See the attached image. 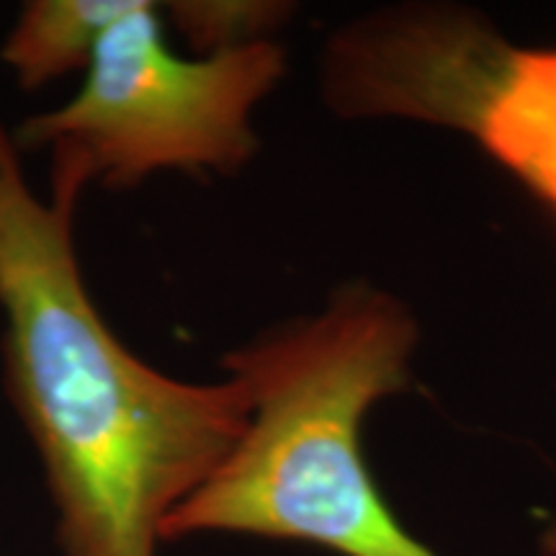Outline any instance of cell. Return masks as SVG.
<instances>
[{"instance_id": "cell-5", "label": "cell", "mask_w": 556, "mask_h": 556, "mask_svg": "<svg viewBox=\"0 0 556 556\" xmlns=\"http://www.w3.org/2000/svg\"><path fill=\"white\" fill-rule=\"evenodd\" d=\"M477 137L556 208V50H516Z\"/></svg>"}, {"instance_id": "cell-2", "label": "cell", "mask_w": 556, "mask_h": 556, "mask_svg": "<svg viewBox=\"0 0 556 556\" xmlns=\"http://www.w3.org/2000/svg\"><path fill=\"white\" fill-rule=\"evenodd\" d=\"M417 319L371 283H343L307 315L278 319L222 356L248 422L225 462L165 523L163 539L258 536L338 556H441L381 497L361 426L407 384Z\"/></svg>"}, {"instance_id": "cell-6", "label": "cell", "mask_w": 556, "mask_h": 556, "mask_svg": "<svg viewBox=\"0 0 556 556\" xmlns=\"http://www.w3.org/2000/svg\"><path fill=\"white\" fill-rule=\"evenodd\" d=\"M135 0H26L0 41V65L21 90L83 75Z\"/></svg>"}, {"instance_id": "cell-7", "label": "cell", "mask_w": 556, "mask_h": 556, "mask_svg": "<svg viewBox=\"0 0 556 556\" xmlns=\"http://www.w3.org/2000/svg\"><path fill=\"white\" fill-rule=\"evenodd\" d=\"M160 13L186 52L212 58L278 41L276 34L294 16V5L276 0H170L160 3Z\"/></svg>"}, {"instance_id": "cell-3", "label": "cell", "mask_w": 556, "mask_h": 556, "mask_svg": "<svg viewBox=\"0 0 556 556\" xmlns=\"http://www.w3.org/2000/svg\"><path fill=\"white\" fill-rule=\"evenodd\" d=\"M281 41L197 58L170 45L160 3L135 0L101 39L78 90L11 131L50 155V184L131 191L160 176L229 178L261 150L255 114L281 86Z\"/></svg>"}, {"instance_id": "cell-9", "label": "cell", "mask_w": 556, "mask_h": 556, "mask_svg": "<svg viewBox=\"0 0 556 556\" xmlns=\"http://www.w3.org/2000/svg\"><path fill=\"white\" fill-rule=\"evenodd\" d=\"M539 552L541 556H556V520H552V523L544 528V533H541Z\"/></svg>"}, {"instance_id": "cell-1", "label": "cell", "mask_w": 556, "mask_h": 556, "mask_svg": "<svg viewBox=\"0 0 556 556\" xmlns=\"http://www.w3.org/2000/svg\"><path fill=\"white\" fill-rule=\"evenodd\" d=\"M83 193L0 165V377L37 451L60 556H160L248 422L235 379L165 374L116 336L75 240Z\"/></svg>"}, {"instance_id": "cell-8", "label": "cell", "mask_w": 556, "mask_h": 556, "mask_svg": "<svg viewBox=\"0 0 556 556\" xmlns=\"http://www.w3.org/2000/svg\"><path fill=\"white\" fill-rule=\"evenodd\" d=\"M13 157H24V155H21V150L16 148V142H13L11 131L0 127V165H5Z\"/></svg>"}, {"instance_id": "cell-4", "label": "cell", "mask_w": 556, "mask_h": 556, "mask_svg": "<svg viewBox=\"0 0 556 556\" xmlns=\"http://www.w3.org/2000/svg\"><path fill=\"white\" fill-rule=\"evenodd\" d=\"M513 52L471 16H368L332 34L323 99L340 116H415L477 135Z\"/></svg>"}]
</instances>
